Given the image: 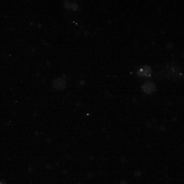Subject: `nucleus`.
<instances>
[{
	"label": "nucleus",
	"mask_w": 184,
	"mask_h": 184,
	"mask_svg": "<svg viewBox=\"0 0 184 184\" xmlns=\"http://www.w3.org/2000/svg\"><path fill=\"white\" fill-rule=\"evenodd\" d=\"M156 89V86L152 82H146L143 86V90L147 93H151Z\"/></svg>",
	"instance_id": "f257e3e1"
},
{
	"label": "nucleus",
	"mask_w": 184,
	"mask_h": 184,
	"mask_svg": "<svg viewBox=\"0 0 184 184\" xmlns=\"http://www.w3.org/2000/svg\"><path fill=\"white\" fill-rule=\"evenodd\" d=\"M151 74V67H145L141 69L138 73V74L141 76H150Z\"/></svg>",
	"instance_id": "f03ea898"
}]
</instances>
